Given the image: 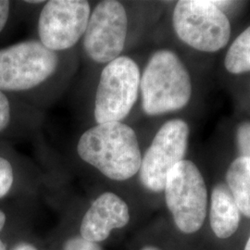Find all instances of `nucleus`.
<instances>
[{
	"mask_svg": "<svg viewBox=\"0 0 250 250\" xmlns=\"http://www.w3.org/2000/svg\"><path fill=\"white\" fill-rule=\"evenodd\" d=\"M76 150L82 161L116 182L136 175L143 157L134 129L123 122L93 125L81 135Z\"/></svg>",
	"mask_w": 250,
	"mask_h": 250,
	"instance_id": "nucleus-1",
	"label": "nucleus"
},
{
	"mask_svg": "<svg viewBox=\"0 0 250 250\" xmlns=\"http://www.w3.org/2000/svg\"><path fill=\"white\" fill-rule=\"evenodd\" d=\"M144 112L158 116L186 107L192 96V83L178 55L169 49L152 54L140 80Z\"/></svg>",
	"mask_w": 250,
	"mask_h": 250,
	"instance_id": "nucleus-2",
	"label": "nucleus"
},
{
	"mask_svg": "<svg viewBox=\"0 0 250 250\" xmlns=\"http://www.w3.org/2000/svg\"><path fill=\"white\" fill-rule=\"evenodd\" d=\"M60 65V53L46 48L38 39L1 47L0 90L21 100L50 80Z\"/></svg>",
	"mask_w": 250,
	"mask_h": 250,
	"instance_id": "nucleus-3",
	"label": "nucleus"
},
{
	"mask_svg": "<svg viewBox=\"0 0 250 250\" xmlns=\"http://www.w3.org/2000/svg\"><path fill=\"white\" fill-rule=\"evenodd\" d=\"M229 1L181 0L172 13L176 36L185 44L202 52H216L228 44L231 24L220 9Z\"/></svg>",
	"mask_w": 250,
	"mask_h": 250,
	"instance_id": "nucleus-4",
	"label": "nucleus"
},
{
	"mask_svg": "<svg viewBox=\"0 0 250 250\" xmlns=\"http://www.w3.org/2000/svg\"><path fill=\"white\" fill-rule=\"evenodd\" d=\"M140 80L139 66L128 56L122 55L106 64L99 75L94 99L96 124L123 122L138 99Z\"/></svg>",
	"mask_w": 250,
	"mask_h": 250,
	"instance_id": "nucleus-5",
	"label": "nucleus"
},
{
	"mask_svg": "<svg viewBox=\"0 0 250 250\" xmlns=\"http://www.w3.org/2000/svg\"><path fill=\"white\" fill-rule=\"evenodd\" d=\"M163 192L179 231L188 234L197 232L205 222L208 191L197 165L188 160L180 161L169 172Z\"/></svg>",
	"mask_w": 250,
	"mask_h": 250,
	"instance_id": "nucleus-6",
	"label": "nucleus"
},
{
	"mask_svg": "<svg viewBox=\"0 0 250 250\" xmlns=\"http://www.w3.org/2000/svg\"><path fill=\"white\" fill-rule=\"evenodd\" d=\"M129 31L128 13L123 2L102 0L91 10L82 44L90 61L106 65L121 57Z\"/></svg>",
	"mask_w": 250,
	"mask_h": 250,
	"instance_id": "nucleus-7",
	"label": "nucleus"
},
{
	"mask_svg": "<svg viewBox=\"0 0 250 250\" xmlns=\"http://www.w3.org/2000/svg\"><path fill=\"white\" fill-rule=\"evenodd\" d=\"M91 10L86 0L46 1L37 20L39 42L57 53L73 48L83 39Z\"/></svg>",
	"mask_w": 250,
	"mask_h": 250,
	"instance_id": "nucleus-8",
	"label": "nucleus"
},
{
	"mask_svg": "<svg viewBox=\"0 0 250 250\" xmlns=\"http://www.w3.org/2000/svg\"><path fill=\"white\" fill-rule=\"evenodd\" d=\"M189 133V126L181 119L170 120L159 129L142 157L138 173L144 188L163 192L170 170L185 160Z\"/></svg>",
	"mask_w": 250,
	"mask_h": 250,
	"instance_id": "nucleus-9",
	"label": "nucleus"
},
{
	"mask_svg": "<svg viewBox=\"0 0 250 250\" xmlns=\"http://www.w3.org/2000/svg\"><path fill=\"white\" fill-rule=\"evenodd\" d=\"M130 209L125 200L113 192H104L90 205L82 218L80 236L99 244L112 231L123 229L130 222Z\"/></svg>",
	"mask_w": 250,
	"mask_h": 250,
	"instance_id": "nucleus-10",
	"label": "nucleus"
},
{
	"mask_svg": "<svg viewBox=\"0 0 250 250\" xmlns=\"http://www.w3.org/2000/svg\"><path fill=\"white\" fill-rule=\"evenodd\" d=\"M240 215L229 188L217 185L211 193L209 208V224L215 235L220 239L231 237L239 227Z\"/></svg>",
	"mask_w": 250,
	"mask_h": 250,
	"instance_id": "nucleus-11",
	"label": "nucleus"
},
{
	"mask_svg": "<svg viewBox=\"0 0 250 250\" xmlns=\"http://www.w3.org/2000/svg\"><path fill=\"white\" fill-rule=\"evenodd\" d=\"M228 188L242 214L250 218V160L238 157L226 173Z\"/></svg>",
	"mask_w": 250,
	"mask_h": 250,
	"instance_id": "nucleus-12",
	"label": "nucleus"
},
{
	"mask_svg": "<svg viewBox=\"0 0 250 250\" xmlns=\"http://www.w3.org/2000/svg\"><path fill=\"white\" fill-rule=\"evenodd\" d=\"M224 66L232 74L250 72V26L232 42L226 53Z\"/></svg>",
	"mask_w": 250,
	"mask_h": 250,
	"instance_id": "nucleus-13",
	"label": "nucleus"
},
{
	"mask_svg": "<svg viewBox=\"0 0 250 250\" xmlns=\"http://www.w3.org/2000/svg\"><path fill=\"white\" fill-rule=\"evenodd\" d=\"M21 107V100L0 90V137L16 132Z\"/></svg>",
	"mask_w": 250,
	"mask_h": 250,
	"instance_id": "nucleus-14",
	"label": "nucleus"
},
{
	"mask_svg": "<svg viewBox=\"0 0 250 250\" xmlns=\"http://www.w3.org/2000/svg\"><path fill=\"white\" fill-rule=\"evenodd\" d=\"M0 143V199L9 196L16 181V171L12 160Z\"/></svg>",
	"mask_w": 250,
	"mask_h": 250,
	"instance_id": "nucleus-15",
	"label": "nucleus"
},
{
	"mask_svg": "<svg viewBox=\"0 0 250 250\" xmlns=\"http://www.w3.org/2000/svg\"><path fill=\"white\" fill-rule=\"evenodd\" d=\"M236 142L240 157L250 160V122L243 123L236 131Z\"/></svg>",
	"mask_w": 250,
	"mask_h": 250,
	"instance_id": "nucleus-16",
	"label": "nucleus"
},
{
	"mask_svg": "<svg viewBox=\"0 0 250 250\" xmlns=\"http://www.w3.org/2000/svg\"><path fill=\"white\" fill-rule=\"evenodd\" d=\"M62 250H103L99 244L86 241L79 236H72L63 245Z\"/></svg>",
	"mask_w": 250,
	"mask_h": 250,
	"instance_id": "nucleus-17",
	"label": "nucleus"
},
{
	"mask_svg": "<svg viewBox=\"0 0 250 250\" xmlns=\"http://www.w3.org/2000/svg\"><path fill=\"white\" fill-rule=\"evenodd\" d=\"M13 11V2L0 0V35L9 26Z\"/></svg>",
	"mask_w": 250,
	"mask_h": 250,
	"instance_id": "nucleus-18",
	"label": "nucleus"
},
{
	"mask_svg": "<svg viewBox=\"0 0 250 250\" xmlns=\"http://www.w3.org/2000/svg\"><path fill=\"white\" fill-rule=\"evenodd\" d=\"M11 250H38L36 247L30 243L27 242H22V243H19L17 245H15L13 247V249Z\"/></svg>",
	"mask_w": 250,
	"mask_h": 250,
	"instance_id": "nucleus-19",
	"label": "nucleus"
},
{
	"mask_svg": "<svg viewBox=\"0 0 250 250\" xmlns=\"http://www.w3.org/2000/svg\"><path fill=\"white\" fill-rule=\"evenodd\" d=\"M6 222H7V216H6V213H5V211H4L3 209L0 208V232H1L2 229L4 228V226H5V224H6Z\"/></svg>",
	"mask_w": 250,
	"mask_h": 250,
	"instance_id": "nucleus-20",
	"label": "nucleus"
},
{
	"mask_svg": "<svg viewBox=\"0 0 250 250\" xmlns=\"http://www.w3.org/2000/svg\"><path fill=\"white\" fill-rule=\"evenodd\" d=\"M141 250H161L160 249H158V248H156V247H154V246H146V247H144L143 249Z\"/></svg>",
	"mask_w": 250,
	"mask_h": 250,
	"instance_id": "nucleus-21",
	"label": "nucleus"
},
{
	"mask_svg": "<svg viewBox=\"0 0 250 250\" xmlns=\"http://www.w3.org/2000/svg\"><path fill=\"white\" fill-rule=\"evenodd\" d=\"M0 250H7V247L5 243L0 239Z\"/></svg>",
	"mask_w": 250,
	"mask_h": 250,
	"instance_id": "nucleus-22",
	"label": "nucleus"
},
{
	"mask_svg": "<svg viewBox=\"0 0 250 250\" xmlns=\"http://www.w3.org/2000/svg\"><path fill=\"white\" fill-rule=\"evenodd\" d=\"M250 250V236H249V239L247 241V244L245 246V250Z\"/></svg>",
	"mask_w": 250,
	"mask_h": 250,
	"instance_id": "nucleus-23",
	"label": "nucleus"
}]
</instances>
